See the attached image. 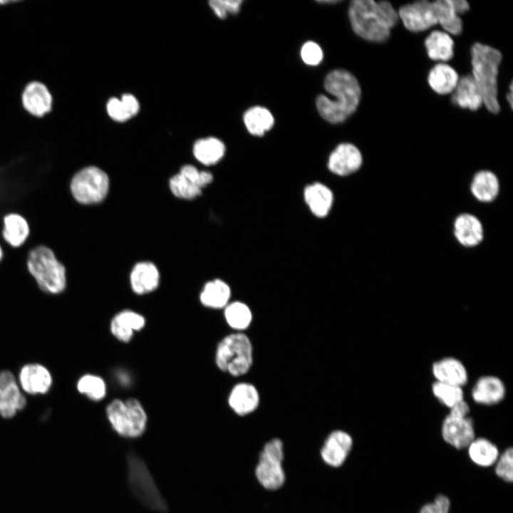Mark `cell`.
<instances>
[{
	"label": "cell",
	"mask_w": 513,
	"mask_h": 513,
	"mask_svg": "<svg viewBox=\"0 0 513 513\" xmlns=\"http://www.w3.org/2000/svg\"><path fill=\"white\" fill-rule=\"evenodd\" d=\"M469 9L465 0H421L402 6L398 13L403 26L411 32L424 31L440 24L449 34L460 35L462 31L460 15Z\"/></svg>",
	"instance_id": "obj_1"
},
{
	"label": "cell",
	"mask_w": 513,
	"mask_h": 513,
	"mask_svg": "<svg viewBox=\"0 0 513 513\" xmlns=\"http://www.w3.org/2000/svg\"><path fill=\"white\" fill-rule=\"evenodd\" d=\"M324 88L332 98L319 95L316 105L320 115L331 123L346 120L357 109L361 89L357 78L349 71L336 69L327 74Z\"/></svg>",
	"instance_id": "obj_2"
},
{
	"label": "cell",
	"mask_w": 513,
	"mask_h": 513,
	"mask_svg": "<svg viewBox=\"0 0 513 513\" xmlns=\"http://www.w3.org/2000/svg\"><path fill=\"white\" fill-rule=\"evenodd\" d=\"M348 14L353 31L373 43L386 41L399 20L398 11L387 1L353 0Z\"/></svg>",
	"instance_id": "obj_3"
},
{
	"label": "cell",
	"mask_w": 513,
	"mask_h": 513,
	"mask_svg": "<svg viewBox=\"0 0 513 513\" xmlns=\"http://www.w3.org/2000/svg\"><path fill=\"white\" fill-rule=\"evenodd\" d=\"M472 77L477 86L486 108L493 114L500 110L498 100L497 76L502 56L500 51L480 42L470 50Z\"/></svg>",
	"instance_id": "obj_4"
},
{
	"label": "cell",
	"mask_w": 513,
	"mask_h": 513,
	"mask_svg": "<svg viewBox=\"0 0 513 513\" xmlns=\"http://www.w3.org/2000/svg\"><path fill=\"white\" fill-rule=\"evenodd\" d=\"M26 266L42 291L58 294L66 289V267L50 247L38 245L31 249L27 256Z\"/></svg>",
	"instance_id": "obj_5"
},
{
	"label": "cell",
	"mask_w": 513,
	"mask_h": 513,
	"mask_svg": "<svg viewBox=\"0 0 513 513\" xmlns=\"http://www.w3.org/2000/svg\"><path fill=\"white\" fill-rule=\"evenodd\" d=\"M284 443L279 437L266 441L257 455L254 475L257 484L264 490L276 492L286 482L284 468Z\"/></svg>",
	"instance_id": "obj_6"
},
{
	"label": "cell",
	"mask_w": 513,
	"mask_h": 513,
	"mask_svg": "<svg viewBox=\"0 0 513 513\" xmlns=\"http://www.w3.org/2000/svg\"><path fill=\"white\" fill-rule=\"evenodd\" d=\"M215 363L219 369L232 376L246 374L253 363V346L249 337L241 332L224 337L217 346Z\"/></svg>",
	"instance_id": "obj_7"
},
{
	"label": "cell",
	"mask_w": 513,
	"mask_h": 513,
	"mask_svg": "<svg viewBox=\"0 0 513 513\" xmlns=\"http://www.w3.org/2000/svg\"><path fill=\"white\" fill-rule=\"evenodd\" d=\"M128 483L133 494L149 509L165 513L167 503L157 488L147 465L135 452L128 455Z\"/></svg>",
	"instance_id": "obj_8"
},
{
	"label": "cell",
	"mask_w": 513,
	"mask_h": 513,
	"mask_svg": "<svg viewBox=\"0 0 513 513\" xmlns=\"http://www.w3.org/2000/svg\"><path fill=\"white\" fill-rule=\"evenodd\" d=\"M106 415L113 430L125 437H137L145 431L147 414L135 398L114 399L106 407Z\"/></svg>",
	"instance_id": "obj_9"
},
{
	"label": "cell",
	"mask_w": 513,
	"mask_h": 513,
	"mask_svg": "<svg viewBox=\"0 0 513 513\" xmlns=\"http://www.w3.org/2000/svg\"><path fill=\"white\" fill-rule=\"evenodd\" d=\"M109 179L107 174L95 166L86 167L71 178L70 191L78 203L92 204L101 202L107 195Z\"/></svg>",
	"instance_id": "obj_10"
},
{
	"label": "cell",
	"mask_w": 513,
	"mask_h": 513,
	"mask_svg": "<svg viewBox=\"0 0 513 513\" xmlns=\"http://www.w3.org/2000/svg\"><path fill=\"white\" fill-rule=\"evenodd\" d=\"M443 440L456 450L467 448L476 437L473 420L465 415L450 410L441 425Z\"/></svg>",
	"instance_id": "obj_11"
},
{
	"label": "cell",
	"mask_w": 513,
	"mask_h": 513,
	"mask_svg": "<svg viewBox=\"0 0 513 513\" xmlns=\"http://www.w3.org/2000/svg\"><path fill=\"white\" fill-rule=\"evenodd\" d=\"M353 447V437L343 430H333L323 440L319 457L328 467L338 469L346 462Z\"/></svg>",
	"instance_id": "obj_12"
},
{
	"label": "cell",
	"mask_w": 513,
	"mask_h": 513,
	"mask_svg": "<svg viewBox=\"0 0 513 513\" xmlns=\"http://www.w3.org/2000/svg\"><path fill=\"white\" fill-rule=\"evenodd\" d=\"M21 103L30 115L42 118L53 108V97L47 86L38 81L29 82L21 93Z\"/></svg>",
	"instance_id": "obj_13"
},
{
	"label": "cell",
	"mask_w": 513,
	"mask_h": 513,
	"mask_svg": "<svg viewBox=\"0 0 513 513\" xmlns=\"http://www.w3.org/2000/svg\"><path fill=\"white\" fill-rule=\"evenodd\" d=\"M26 404V398L13 373L9 370L0 372V415L4 418H11Z\"/></svg>",
	"instance_id": "obj_14"
},
{
	"label": "cell",
	"mask_w": 513,
	"mask_h": 513,
	"mask_svg": "<svg viewBox=\"0 0 513 513\" xmlns=\"http://www.w3.org/2000/svg\"><path fill=\"white\" fill-rule=\"evenodd\" d=\"M363 163L361 152L351 143H341L331 153L328 167L333 173L346 176L359 170Z\"/></svg>",
	"instance_id": "obj_15"
},
{
	"label": "cell",
	"mask_w": 513,
	"mask_h": 513,
	"mask_svg": "<svg viewBox=\"0 0 513 513\" xmlns=\"http://www.w3.org/2000/svg\"><path fill=\"white\" fill-rule=\"evenodd\" d=\"M506 388L503 381L494 375H483L479 378L471 390L472 400L477 404L494 405L504 398Z\"/></svg>",
	"instance_id": "obj_16"
},
{
	"label": "cell",
	"mask_w": 513,
	"mask_h": 513,
	"mask_svg": "<svg viewBox=\"0 0 513 513\" xmlns=\"http://www.w3.org/2000/svg\"><path fill=\"white\" fill-rule=\"evenodd\" d=\"M453 233L457 242L465 247H473L483 240L484 229L480 220L470 213L458 215L453 223Z\"/></svg>",
	"instance_id": "obj_17"
},
{
	"label": "cell",
	"mask_w": 513,
	"mask_h": 513,
	"mask_svg": "<svg viewBox=\"0 0 513 513\" xmlns=\"http://www.w3.org/2000/svg\"><path fill=\"white\" fill-rule=\"evenodd\" d=\"M19 378L21 388L33 395L46 393L52 384L50 372L38 363H29L22 367Z\"/></svg>",
	"instance_id": "obj_18"
},
{
	"label": "cell",
	"mask_w": 513,
	"mask_h": 513,
	"mask_svg": "<svg viewBox=\"0 0 513 513\" xmlns=\"http://www.w3.org/2000/svg\"><path fill=\"white\" fill-rule=\"evenodd\" d=\"M259 400L256 388L245 382L235 385L228 397L229 406L239 416H245L254 412L259 406Z\"/></svg>",
	"instance_id": "obj_19"
},
{
	"label": "cell",
	"mask_w": 513,
	"mask_h": 513,
	"mask_svg": "<svg viewBox=\"0 0 513 513\" xmlns=\"http://www.w3.org/2000/svg\"><path fill=\"white\" fill-rule=\"evenodd\" d=\"M432 373L435 381L463 387L468 380L465 365L454 357H445L432 365Z\"/></svg>",
	"instance_id": "obj_20"
},
{
	"label": "cell",
	"mask_w": 513,
	"mask_h": 513,
	"mask_svg": "<svg viewBox=\"0 0 513 513\" xmlns=\"http://www.w3.org/2000/svg\"><path fill=\"white\" fill-rule=\"evenodd\" d=\"M451 100L455 105L472 111L477 110L483 105L482 94L470 74L459 78Z\"/></svg>",
	"instance_id": "obj_21"
},
{
	"label": "cell",
	"mask_w": 513,
	"mask_h": 513,
	"mask_svg": "<svg viewBox=\"0 0 513 513\" xmlns=\"http://www.w3.org/2000/svg\"><path fill=\"white\" fill-rule=\"evenodd\" d=\"M145 325V318L140 314L131 311L124 310L112 318L110 322V331L120 341L129 342L135 331L143 328Z\"/></svg>",
	"instance_id": "obj_22"
},
{
	"label": "cell",
	"mask_w": 513,
	"mask_h": 513,
	"mask_svg": "<svg viewBox=\"0 0 513 513\" xmlns=\"http://www.w3.org/2000/svg\"><path fill=\"white\" fill-rule=\"evenodd\" d=\"M30 234V227L21 214L11 212L3 218L2 237L11 247L17 248L23 245Z\"/></svg>",
	"instance_id": "obj_23"
},
{
	"label": "cell",
	"mask_w": 513,
	"mask_h": 513,
	"mask_svg": "<svg viewBox=\"0 0 513 513\" xmlns=\"http://www.w3.org/2000/svg\"><path fill=\"white\" fill-rule=\"evenodd\" d=\"M304 197L310 210L316 217H326L330 212L333 196L325 185L316 182L308 185L304 190Z\"/></svg>",
	"instance_id": "obj_24"
},
{
	"label": "cell",
	"mask_w": 513,
	"mask_h": 513,
	"mask_svg": "<svg viewBox=\"0 0 513 513\" xmlns=\"http://www.w3.org/2000/svg\"><path fill=\"white\" fill-rule=\"evenodd\" d=\"M160 274L150 262L137 264L130 274V284L134 292L145 294L154 291L159 284Z\"/></svg>",
	"instance_id": "obj_25"
},
{
	"label": "cell",
	"mask_w": 513,
	"mask_h": 513,
	"mask_svg": "<svg viewBox=\"0 0 513 513\" xmlns=\"http://www.w3.org/2000/svg\"><path fill=\"white\" fill-rule=\"evenodd\" d=\"M474 197L481 202L494 201L499 192V182L497 175L489 170H480L475 173L470 184Z\"/></svg>",
	"instance_id": "obj_26"
},
{
	"label": "cell",
	"mask_w": 513,
	"mask_h": 513,
	"mask_svg": "<svg viewBox=\"0 0 513 513\" xmlns=\"http://www.w3.org/2000/svg\"><path fill=\"white\" fill-rule=\"evenodd\" d=\"M459 78L457 71L452 66L439 63L430 71L428 82L433 91L440 95H446L454 91Z\"/></svg>",
	"instance_id": "obj_27"
},
{
	"label": "cell",
	"mask_w": 513,
	"mask_h": 513,
	"mask_svg": "<svg viewBox=\"0 0 513 513\" xmlns=\"http://www.w3.org/2000/svg\"><path fill=\"white\" fill-rule=\"evenodd\" d=\"M425 47L428 57L440 63L450 61L454 55L453 39L445 31H432L425 40Z\"/></svg>",
	"instance_id": "obj_28"
},
{
	"label": "cell",
	"mask_w": 513,
	"mask_h": 513,
	"mask_svg": "<svg viewBox=\"0 0 513 513\" xmlns=\"http://www.w3.org/2000/svg\"><path fill=\"white\" fill-rule=\"evenodd\" d=\"M470 460L481 467L494 466L499 456L498 447L485 437H475L467 447Z\"/></svg>",
	"instance_id": "obj_29"
},
{
	"label": "cell",
	"mask_w": 513,
	"mask_h": 513,
	"mask_svg": "<svg viewBox=\"0 0 513 513\" xmlns=\"http://www.w3.org/2000/svg\"><path fill=\"white\" fill-rule=\"evenodd\" d=\"M231 297L229 286L222 280L214 279L203 287L200 299L201 303L211 309H224Z\"/></svg>",
	"instance_id": "obj_30"
},
{
	"label": "cell",
	"mask_w": 513,
	"mask_h": 513,
	"mask_svg": "<svg viewBox=\"0 0 513 513\" xmlns=\"http://www.w3.org/2000/svg\"><path fill=\"white\" fill-rule=\"evenodd\" d=\"M244 125L253 135L261 136L274 125V119L271 112L261 106L248 109L243 117Z\"/></svg>",
	"instance_id": "obj_31"
},
{
	"label": "cell",
	"mask_w": 513,
	"mask_h": 513,
	"mask_svg": "<svg viewBox=\"0 0 513 513\" xmlns=\"http://www.w3.org/2000/svg\"><path fill=\"white\" fill-rule=\"evenodd\" d=\"M194 155L201 163L211 165L219 162L224 155V143L216 138H207L197 140L193 147Z\"/></svg>",
	"instance_id": "obj_32"
},
{
	"label": "cell",
	"mask_w": 513,
	"mask_h": 513,
	"mask_svg": "<svg viewBox=\"0 0 513 513\" xmlns=\"http://www.w3.org/2000/svg\"><path fill=\"white\" fill-rule=\"evenodd\" d=\"M224 314L227 324L238 331L247 329L252 321L250 308L241 301L229 303L224 307Z\"/></svg>",
	"instance_id": "obj_33"
},
{
	"label": "cell",
	"mask_w": 513,
	"mask_h": 513,
	"mask_svg": "<svg viewBox=\"0 0 513 513\" xmlns=\"http://www.w3.org/2000/svg\"><path fill=\"white\" fill-rule=\"evenodd\" d=\"M431 390L434 397L449 409L464 400V392L460 386L435 381Z\"/></svg>",
	"instance_id": "obj_34"
},
{
	"label": "cell",
	"mask_w": 513,
	"mask_h": 513,
	"mask_svg": "<svg viewBox=\"0 0 513 513\" xmlns=\"http://www.w3.org/2000/svg\"><path fill=\"white\" fill-rule=\"evenodd\" d=\"M77 389L93 400L103 399L106 394V385L103 379L93 374H86L78 381Z\"/></svg>",
	"instance_id": "obj_35"
},
{
	"label": "cell",
	"mask_w": 513,
	"mask_h": 513,
	"mask_svg": "<svg viewBox=\"0 0 513 513\" xmlns=\"http://www.w3.org/2000/svg\"><path fill=\"white\" fill-rule=\"evenodd\" d=\"M494 473L497 477L507 483L513 481V449L512 447L506 448L494 464Z\"/></svg>",
	"instance_id": "obj_36"
},
{
	"label": "cell",
	"mask_w": 513,
	"mask_h": 513,
	"mask_svg": "<svg viewBox=\"0 0 513 513\" xmlns=\"http://www.w3.org/2000/svg\"><path fill=\"white\" fill-rule=\"evenodd\" d=\"M170 187L176 197L186 200L195 198L202 193L201 189L190 183L179 173L170 179Z\"/></svg>",
	"instance_id": "obj_37"
},
{
	"label": "cell",
	"mask_w": 513,
	"mask_h": 513,
	"mask_svg": "<svg viewBox=\"0 0 513 513\" xmlns=\"http://www.w3.org/2000/svg\"><path fill=\"white\" fill-rule=\"evenodd\" d=\"M179 174L190 183L201 190L211 183L213 179L210 172L200 171L191 165L183 166Z\"/></svg>",
	"instance_id": "obj_38"
},
{
	"label": "cell",
	"mask_w": 513,
	"mask_h": 513,
	"mask_svg": "<svg viewBox=\"0 0 513 513\" xmlns=\"http://www.w3.org/2000/svg\"><path fill=\"white\" fill-rule=\"evenodd\" d=\"M242 3V0H212L209 2L211 9L220 19H224L227 14L238 13Z\"/></svg>",
	"instance_id": "obj_39"
},
{
	"label": "cell",
	"mask_w": 513,
	"mask_h": 513,
	"mask_svg": "<svg viewBox=\"0 0 513 513\" xmlns=\"http://www.w3.org/2000/svg\"><path fill=\"white\" fill-rule=\"evenodd\" d=\"M301 56L303 61L310 66H316L320 63L323 58V52L321 47L313 41L304 43L301 50Z\"/></svg>",
	"instance_id": "obj_40"
},
{
	"label": "cell",
	"mask_w": 513,
	"mask_h": 513,
	"mask_svg": "<svg viewBox=\"0 0 513 513\" xmlns=\"http://www.w3.org/2000/svg\"><path fill=\"white\" fill-rule=\"evenodd\" d=\"M106 109L110 117L117 121H125L131 117L126 111L120 99L111 98L107 103Z\"/></svg>",
	"instance_id": "obj_41"
},
{
	"label": "cell",
	"mask_w": 513,
	"mask_h": 513,
	"mask_svg": "<svg viewBox=\"0 0 513 513\" xmlns=\"http://www.w3.org/2000/svg\"><path fill=\"white\" fill-rule=\"evenodd\" d=\"M120 100L130 117L138 113L140 108L139 103L134 95L128 93L124 94Z\"/></svg>",
	"instance_id": "obj_42"
},
{
	"label": "cell",
	"mask_w": 513,
	"mask_h": 513,
	"mask_svg": "<svg viewBox=\"0 0 513 513\" xmlns=\"http://www.w3.org/2000/svg\"><path fill=\"white\" fill-rule=\"evenodd\" d=\"M432 503L437 513H450L451 502L447 496L439 494L435 497Z\"/></svg>",
	"instance_id": "obj_43"
},
{
	"label": "cell",
	"mask_w": 513,
	"mask_h": 513,
	"mask_svg": "<svg viewBox=\"0 0 513 513\" xmlns=\"http://www.w3.org/2000/svg\"><path fill=\"white\" fill-rule=\"evenodd\" d=\"M418 513H437V512L432 502H431L424 504L420 508Z\"/></svg>",
	"instance_id": "obj_44"
},
{
	"label": "cell",
	"mask_w": 513,
	"mask_h": 513,
	"mask_svg": "<svg viewBox=\"0 0 513 513\" xmlns=\"http://www.w3.org/2000/svg\"><path fill=\"white\" fill-rule=\"evenodd\" d=\"M509 93L507 94V100L509 104V106L511 109L512 108V104H513V90H512V83L511 82L509 84Z\"/></svg>",
	"instance_id": "obj_45"
},
{
	"label": "cell",
	"mask_w": 513,
	"mask_h": 513,
	"mask_svg": "<svg viewBox=\"0 0 513 513\" xmlns=\"http://www.w3.org/2000/svg\"><path fill=\"white\" fill-rule=\"evenodd\" d=\"M16 2H18V1H9V0H6V1H4V0H1V1H0V6H4V4H11V3H16Z\"/></svg>",
	"instance_id": "obj_46"
},
{
	"label": "cell",
	"mask_w": 513,
	"mask_h": 513,
	"mask_svg": "<svg viewBox=\"0 0 513 513\" xmlns=\"http://www.w3.org/2000/svg\"><path fill=\"white\" fill-rule=\"evenodd\" d=\"M338 1H334V0H331V1H327V0L318 1V3H321V4H322V3H323V4H325V3L335 4V3H337V2H338Z\"/></svg>",
	"instance_id": "obj_47"
},
{
	"label": "cell",
	"mask_w": 513,
	"mask_h": 513,
	"mask_svg": "<svg viewBox=\"0 0 513 513\" xmlns=\"http://www.w3.org/2000/svg\"><path fill=\"white\" fill-rule=\"evenodd\" d=\"M3 256H4L3 250H2V248H1V245H0V262H1V261L2 260V259H3Z\"/></svg>",
	"instance_id": "obj_48"
}]
</instances>
